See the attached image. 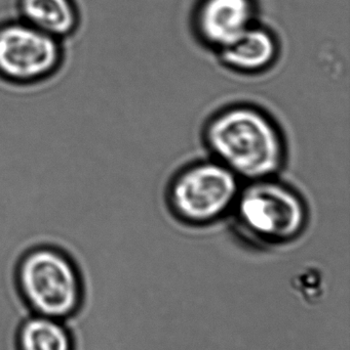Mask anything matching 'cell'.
I'll list each match as a JSON object with an SVG mask.
<instances>
[{
  "label": "cell",
  "mask_w": 350,
  "mask_h": 350,
  "mask_svg": "<svg viewBox=\"0 0 350 350\" xmlns=\"http://www.w3.org/2000/svg\"><path fill=\"white\" fill-rule=\"evenodd\" d=\"M203 142L210 158L246 183L277 176L287 159L282 129L250 104L232 105L212 115L203 125Z\"/></svg>",
  "instance_id": "obj_1"
},
{
  "label": "cell",
  "mask_w": 350,
  "mask_h": 350,
  "mask_svg": "<svg viewBox=\"0 0 350 350\" xmlns=\"http://www.w3.org/2000/svg\"><path fill=\"white\" fill-rule=\"evenodd\" d=\"M230 216L236 236L260 249L294 242L310 218L303 197L275 177L247 181Z\"/></svg>",
  "instance_id": "obj_2"
},
{
  "label": "cell",
  "mask_w": 350,
  "mask_h": 350,
  "mask_svg": "<svg viewBox=\"0 0 350 350\" xmlns=\"http://www.w3.org/2000/svg\"><path fill=\"white\" fill-rule=\"evenodd\" d=\"M14 284L30 314L71 320L82 310L86 287L73 257L58 246L36 245L16 261Z\"/></svg>",
  "instance_id": "obj_3"
},
{
  "label": "cell",
  "mask_w": 350,
  "mask_h": 350,
  "mask_svg": "<svg viewBox=\"0 0 350 350\" xmlns=\"http://www.w3.org/2000/svg\"><path fill=\"white\" fill-rule=\"evenodd\" d=\"M240 179L209 158L181 168L168 183L166 201L172 215L186 226H207L230 215Z\"/></svg>",
  "instance_id": "obj_4"
},
{
  "label": "cell",
  "mask_w": 350,
  "mask_h": 350,
  "mask_svg": "<svg viewBox=\"0 0 350 350\" xmlns=\"http://www.w3.org/2000/svg\"><path fill=\"white\" fill-rule=\"evenodd\" d=\"M60 39L22 20L0 25V81L37 85L53 79L63 65Z\"/></svg>",
  "instance_id": "obj_5"
},
{
  "label": "cell",
  "mask_w": 350,
  "mask_h": 350,
  "mask_svg": "<svg viewBox=\"0 0 350 350\" xmlns=\"http://www.w3.org/2000/svg\"><path fill=\"white\" fill-rule=\"evenodd\" d=\"M251 0H205L199 14V27L205 41L221 51L240 38L253 20Z\"/></svg>",
  "instance_id": "obj_6"
},
{
  "label": "cell",
  "mask_w": 350,
  "mask_h": 350,
  "mask_svg": "<svg viewBox=\"0 0 350 350\" xmlns=\"http://www.w3.org/2000/svg\"><path fill=\"white\" fill-rule=\"evenodd\" d=\"M277 55V43L273 35L264 29L254 27L220 51L224 65L246 74L264 71L273 65Z\"/></svg>",
  "instance_id": "obj_7"
},
{
  "label": "cell",
  "mask_w": 350,
  "mask_h": 350,
  "mask_svg": "<svg viewBox=\"0 0 350 350\" xmlns=\"http://www.w3.org/2000/svg\"><path fill=\"white\" fill-rule=\"evenodd\" d=\"M18 18L55 38L69 36L78 24L73 0H18Z\"/></svg>",
  "instance_id": "obj_8"
},
{
  "label": "cell",
  "mask_w": 350,
  "mask_h": 350,
  "mask_svg": "<svg viewBox=\"0 0 350 350\" xmlns=\"http://www.w3.org/2000/svg\"><path fill=\"white\" fill-rule=\"evenodd\" d=\"M16 350H75L73 333L65 321L29 314L14 335Z\"/></svg>",
  "instance_id": "obj_9"
}]
</instances>
